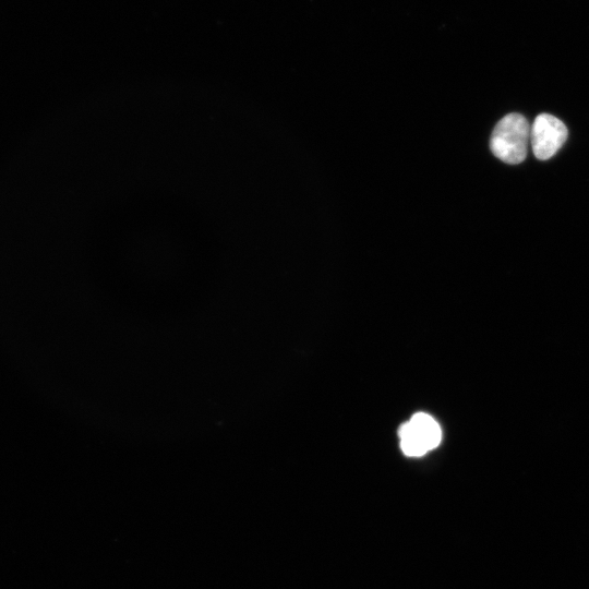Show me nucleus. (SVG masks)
I'll return each mask as SVG.
<instances>
[{"mask_svg": "<svg viewBox=\"0 0 589 589\" xmlns=\"http://www.w3.org/2000/svg\"><path fill=\"white\" fill-rule=\"evenodd\" d=\"M530 128L527 119L519 113H509L502 118L490 141L494 156L512 165L524 161L530 142Z\"/></svg>", "mask_w": 589, "mask_h": 589, "instance_id": "obj_1", "label": "nucleus"}, {"mask_svg": "<svg viewBox=\"0 0 589 589\" xmlns=\"http://www.w3.org/2000/svg\"><path fill=\"white\" fill-rule=\"evenodd\" d=\"M399 437L402 452L407 456L419 457L440 444L442 432L430 414L418 412L400 426Z\"/></svg>", "mask_w": 589, "mask_h": 589, "instance_id": "obj_2", "label": "nucleus"}, {"mask_svg": "<svg viewBox=\"0 0 589 589\" xmlns=\"http://www.w3.org/2000/svg\"><path fill=\"white\" fill-rule=\"evenodd\" d=\"M567 129L556 117L539 115L530 128V144L534 156L540 160L551 158L565 143Z\"/></svg>", "mask_w": 589, "mask_h": 589, "instance_id": "obj_3", "label": "nucleus"}]
</instances>
